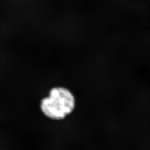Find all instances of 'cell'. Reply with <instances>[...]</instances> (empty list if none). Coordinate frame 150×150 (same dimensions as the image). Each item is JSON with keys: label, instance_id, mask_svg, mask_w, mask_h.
<instances>
[{"label": "cell", "instance_id": "cell-1", "mask_svg": "<svg viewBox=\"0 0 150 150\" xmlns=\"http://www.w3.org/2000/svg\"><path fill=\"white\" fill-rule=\"evenodd\" d=\"M72 93L63 87L51 89L47 97L40 102V110L46 117L54 120H63L71 114L75 107Z\"/></svg>", "mask_w": 150, "mask_h": 150}]
</instances>
